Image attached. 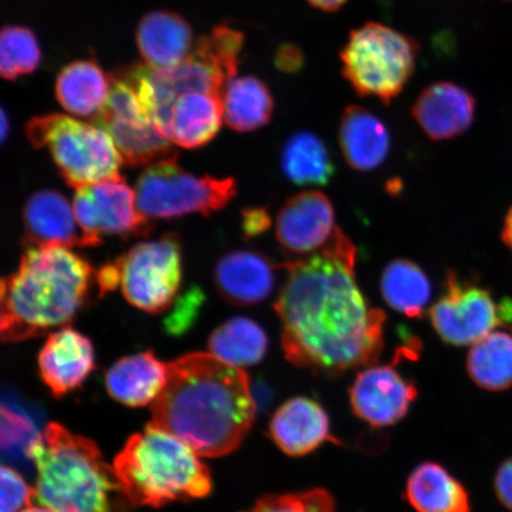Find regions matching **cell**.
Returning a JSON list of instances; mask_svg holds the SVG:
<instances>
[{
	"label": "cell",
	"instance_id": "cell-7",
	"mask_svg": "<svg viewBox=\"0 0 512 512\" xmlns=\"http://www.w3.org/2000/svg\"><path fill=\"white\" fill-rule=\"evenodd\" d=\"M36 149H48L70 187H89L119 177L124 163L111 134L62 114L31 119L25 128Z\"/></svg>",
	"mask_w": 512,
	"mask_h": 512
},
{
	"label": "cell",
	"instance_id": "cell-4",
	"mask_svg": "<svg viewBox=\"0 0 512 512\" xmlns=\"http://www.w3.org/2000/svg\"><path fill=\"white\" fill-rule=\"evenodd\" d=\"M37 469L35 501L56 512H128L117 472L93 440L50 424L29 447Z\"/></svg>",
	"mask_w": 512,
	"mask_h": 512
},
{
	"label": "cell",
	"instance_id": "cell-30",
	"mask_svg": "<svg viewBox=\"0 0 512 512\" xmlns=\"http://www.w3.org/2000/svg\"><path fill=\"white\" fill-rule=\"evenodd\" d=\"M42 61V50L35 32L22 25H5L0 36V73L16 81L34 74Z\"/></svg>",
	"mask_w": 512,
	"mask_h": 512
},
{
	"label": "cell",
	"instance_id": "cell-18",
	"mask_svg": "<svg viewBox=\"0 0 512 512\" xmlns=\"http://www.w3.org/2000/svg\"><path fill=\"white\" fill-rule=\"evenodd\" d=\"M271 437L281 451L303 457L332 440L329 416L318 402L307 398L288 400L274 413Z\"/></svg>",
	"mask_w": 512,
	"mask_h": 512
},
{
	"label": "cell",
	"instance_id": "cell-19",
	"mask_svg": "<svg viewBox=\"0 0 512 512\" xmlns=\"http://www.w3.org/2000/svg\"><path fill=\"white\" fill-rule=\"evenodd\" d=\"M137 47L146 66L169 69L187 60L195 46L194 31L175 12L152 11L139 22Z\"/></svg>",
	"mask_w": 512,
	"mask_h": 512
},
{
	"label": "cell",
	"instance_id": "cell-29",
	"mask_svg": "<svg viewBox=\"0 0 512 512\" xmlns=\"http://www.w3.org/2000/svg\"><path fill=\"white\" fill-rule=\"evenodd\" d=\"M467 371L477 386L491 392L512 387V336L491 332L472 344Z\"/></svg>",
	"mask_w": 512,
	"mask_h": 512
},
{
	"label": "cell",
	"instance_id": "cell-1",
	"mask_svg": "<svg viewBox=\"0 0 512 512\" xmlns=\"http://www.w3.org/2000/svg\"><path fill=\"white\" fill-rule=\"evenodd\" d=\"M356 247L341 229L323 251L286 262L274 310L287 361L320 375L370 367L384 347L386 315L355 279Z\"/></svg>",
	"mask_w": 512,
	"mask_h": 512
},
{
	"label": "cell",
	"instance_id": "cell-15",
	"mask_svg": "<svg viewBox=\"0 0 512 512\" xmlns=\"http://www.w3.org/2000/svg\"><path fill=\"white\" fill-rule=\"evenodd\" d=\"M416 123L435 142L465 133L476 117V99L453 82H435L418 96L412 107Z\"/></svg>",
	"mask_w": 512,
	"mask_h": 512
},
{
	"label": "cell",
	"instance_id": "cell-38",
	"mask_svg": "<svg viewBox=\"0 0 512 512\" xmlns=\"http://www.w3.org/2000/svg\"><path fill=\"white\" fill-rule=\"evenodd\" d=\"M313 8L325 12H335L342 8L348 0H307Z\"/></svg>",
	"mask_w": 512,
	"mask_h": 512
},
{
	"label": "cell",
	"instance_id": "cell-14",
	"mask_svg": "<svg viewBox=\"0 0 512 512\" xmlns=\"http://www.w3.org/2000/svg\"><path fill=\"white\" fill-rule=\"evenodd\" d=\"M41 379L60 399L79 389L95 369V351L89 338L64 326L53 331L38 354Z\"/></svg>",
	"mask_w": 512,
	"mask_h": 512
},
{
	"label": "cell",
	"instance_id": "cell-12",
	"mask_svg": "<svg viewBox=\"0 0 512 512\" xmlns=\"http://www.w3.org/2000/svg\"><path fill=\"white\" fill-rule=\"evenodd\" d=\"M335 209L320 191H303L287 200L277 217V240L294 256H311L328 246L335 235Z\"/></svg>",
	"mask_w": 512,
	"mask_h": 512
},
{
	"label": "cell",
	"instance_id": "cell-3",
	"mask_svg": "<svg viewBox=\"0 0 512 512\" xmlns=\"http://www.w3.org/2000/svg\"><path fill=\"white\" fill-rule=\"evenodd\" d=\"M96 270L59 246L29 247L0 291L4 343H19L64 328L91 298Z\"/></svg>",
	"mask_w": 512,
	"mask_h": 512
},
{
	"label": "cell",
	"instance_id": "cell-34",
	"mask_svg": "<svg viewBox=\"0 0 512 512\" xmlns=\"http://www.w3.org/2000/svg\"><path fill=\"white\" fill-rule=\"evenodd\" d=\"M0 479H2L0 512H21L30 507L32 499L35 498V490L30 488L16 470L3 465L0 470Z\"/></svg>",
	"mask_w": 512,
	"mask_h": 512
},
{
	"label": "cell",
	"instance_id": "cell-27",
	"mask_svg": "<svg viewBox=\"0 0 512 512\" xmlns=\"http://www.w3.org/2000/svg\"><path fill=\"white\" fill-rule=\"evenodd\" d=\"M281 166L285 176L300 187H324L335 175L328 147L316 134H292L281 153Z\"/></svg>",
	"mask_w": 512,
	"mask_h": 512
},
{
	"label": "cell",
	"instance_id": "cell-8",
	"mask_svg": "<svg viewBox=\"0 0 512 512\" xmlns=\"http://www.w3.org/2000/svg\"><path fill=\"white\" fill-rule=\"evenodd\" d=\"M177 155L147 166L136 185L137 204L150 220L216 213L236 196L232 178L197 177L177 163Z\"/></svg>",
	"mask_w": 512,
	"mask_h": 512
},
{
	"label": "cell",
	"instance_id": "cell-10",
	"mask_svg": "<svg viewBox=\"0 0 512 512\" xmlns=\"http://www.w3.org/2000/svg\"><path fill=\"white\" fill-rule=\"evenodd\" d=\"M74 213L88 247H98L102 236H149L153 223L137 204L136 191L121 176L75 189Z\"/></svg>",
	"mask_w": 512,
	"mask_h": 512
},
{
	"label": "cell",
	"instance_id": "cell-24",
	"mask_svg": "<svg viewBox=\"0 0 512 512\" xmlns=\"http://www.w3.org/2000/svg\"><path fill=\"white\" fill-rule=\"evenodd\" d=\"M408 502L418 512H470L469 495L450 472L437 463L416 467L408 478Z\"/></svg>",
	"mask_w": 512,
	"mask_h": 512
},
{
	"label": "cell",
	"instance_id": "cell-23",
	"mask_svg": "<svg viewBox=\"0 0 512 512\" xmlns=\"http://www.w3.org/2000/svg\"><path fill=\"white\" fill-rule=\"evenodd\" d=\"M57 101L76 117H96L105 107L110 94V75L94 60L67 64L57 75Z\"/></svg>",
	"mask_w": 512,
	"mask_h": 512
},
{
	"label": "cell",
	"instance_id": "cell-2",
	"mask_svg": "<svg viewBox=\"0 0 512 512\" xmlns=\"http://www.w3.org/2000/svg\"><path fill=\"white\" fill-rule=\"evenodd\" d=\"M151 407L152 424L209 458L236 450L256 412L246 371L209 352H194L168 364V381Z\"/></svg>",
	"mask_w": 512,
	"mask_h": 512
},
{
	"label": "cell",
	"instance_id": "cell-21",
	"mask_svg": "<svg viewBox=\"0 0 512 512\" xmlns=\"http://www.w3.org/2000/svg\"><path fill=\"white\" fill-rule=\"evenodd\" d=\"M338 142L344 159L356 171L379 168L390 152V134L374 113L361 106H348L339 125Z\"/></svg>",
	"mask_w": 512,
	"mask_h": 512
},
{
	"label": "cell",
	"instance_id": "cell-5",
	"mask_svg": "<svg viewBox=\"0 0 512 512\" xmlns=\"http://www.w3.org/2000/svg\"><path fill=\"white\" fill-rule=\"evenodd\" d=\"M175 435L155 424L132 435L114 459V470L132 507L206 497L213 489L208 467Z\"/></svg>",
	"mask_w": 512,
	"mask_h": 512
},
{
	"label": "cell",
	"instance_id": "cell-11",
	"mask_svg": "<svg viewBox=\"0 0 512 512\" xmlns=\"http://www.w3.org/2000/svg\"><path fill=\"white\" fill-rule=\"evenodd\" d=\"M435 331L452 345L475 344L501 324L499 306L486 288L448 271L444 296L430 310Z\"/></svg>",
	"mask_w": 512,
	"mask_h": 512
},
{
	"label": "cell",
	"instance_id": "cell-41",
	"mask_svg": "<svg viewBox=\"0 0 512 512\" xmlns=\"http://www.w3.org/2000/svg\"><path fill=\"white\" fill-rule=\"evenodd\" d=\"M21 512H56L54 511L53 509H50V508H47V507H44V505H30V507L28 508H25L23 511Z\"/></svg>",
	"mask_w": 512,
	"mask_h": 512
},
{
	"label": "cell",
	"instance_id": "cell-6",
	"mask_svg": "<svg viewBox=\"0 0 512 512\" xmlns=\"http://www.w3.org/2000/svg\"><path fill=\"white\" fill-rule=\"evenodd\" d=\"M419 43L381 23L369 22L350 31L341 49L342 74L362 98L388 106L415 72Z\"/></svg>",
	"mask_w": 512,
	"mask_h": 512
},
{
	"label": "cell",
	"instance_id": "cell-32",
	"mask_svg": "<svg viewBox=\"0 0 512 512\" xmlns=\"http://www.w3.org/2000/svg\"><path fill=\"white\" fill-rule=\"evenodd\" d=\"M40 437L27 415L10 406H2L0 418V445L4 452L22 448L27 454L29 447Z\"/></svg>",
	"mask_w": 512,
	"mask_h": 512
},
{
	"label": "cell",
	"instance_id": "cell-22",
	"mask_svg": "<svg viewBox=\"0 0 512 512\" xmlns=\"http://www.w3.org/2000/svg\"><path fill=\"white\" fill-rule=\"evenodd\" d=\"M223 120L220 96L201 92L183 94L171 108L166 138L183 149H198L216 137Z\"/></svg>",
	"mask_w": 512,
	"mask_h": 512
},
{
	"label": "cell",
	"instance_id": "cell-28",
	"mask_svg": "<svg viewBox=\"0 0 512 512\" xmlns=\"http://www.w3.org/2000/svg\"><path fill=\"white\" fill-rule=\"evenodd\" d=\"M381 292L386 303L409 318H420L432 297L426 273L406 259L390 261L381 277Z\"/></svg>",
	"mask_w": 512,
	"mask_h": 512
},
{
	"label": "cell",
	"instance_id": "cell-17",
	"mask_svg": "<svg viewBox=\"0 0 512 512\" xmlns=\"http://www.w3.org/2000/svg\"><path fill=\"white\" fill-rule=\"evenodd\" d=\"M214 281L228 303L252 306L270 297L275 283L274 267L258 252L234 251L217 262Z\"/></svg>",
	"mask_w": 512,
	"mask_h": 512
},
{
	"label": "cell",
	"instance_id": "cell-25",
	"mask_svg": "<svg viewBox=\"0 0 512 512\" xmlns=\"http://www.w3.org/2000/svg\"><path fill=\"white\" fill-rule=\"evenodd\" d=\"M222 101L224 123L236 132H254L272 119L273 95L256 76H235L224 89Z\"/></svg>",
	"mask_w": 512,
	"mask_h": 512
},
{
	"label": "cell",
	"instance_id": "cell-33",
	"mask_svg": "<svg viewBox=\"0 0 512 512\" xmlns=\"http://www.w3.org/2000/svg\"><path fill=\"white\" fill-rule=\"evenodd\" d=\"M206 294L201 287L192 286L171 305L169 315L164 319V330L171 336H182L197 322Z\"/></svg>",
	"mask_w": 512,
	"mask_h": 512
},
{
	"label": "cell",
	"instance_id": "cell-20",
	"mask_svg": "<svg viewBox=\"0 0 512 512\" xmlns=\"http://www.w3.org/2000/svg\"><path fill=\"white\" fill-rule=\"evenodd\" d=\"M168 381V364L152 351L121 358L108 369L106 389L111 398L127 407L152 405Z\"/></svg>",
	"mask_w": 512,
	"mask_h": 512
},
{
	"label": "cell",
	"instance_id": "cell-16",
	"mask_svg": "<svg viewBox=\"0 0 512 512\" xmlns=\"http://www.w3.org/2000/svg\"><path fill=\"white\" fill-rule=\"evenodd\" d=\"M23 224L27 248L88 247L72 204L60 192H35L25 203Z\"/></svg>",
	"mask_w": 512,
	"mask_h": 512
},
{
	"label": "cell",
	"instance_id": "cell-36",
	"mask_svg": "<svg viewBox=\"0 0 512 512\" xmlns=\"http://www.w3.org/2000/svg\"><path fill=\"white\" fill-rule=\"evenodd\" d=\"M275 67L287 74L298 73L304 67L303 51L293 44L281 46L275 53Z\"/></svg>",
	"mask_w": 512,
	"mask_h": 512
},
{
	"label": "cell",
	"instance_id": "cell-13",
	"mask_svg": "<svg viewBox=\"0 0 512 512\" xmlns=\"http://www.w3.org/2000/svg\"><path fill=\"white\" fill-rule=\"evenodd\" d=\"M418 388L392 366H370L357 374L350 388L352 411L373 427H387L405 418Z\"/></svg>",
	"mask_w": 512,
	"mask_h": 512
},
{
	"label": "cell",
	"instance_id": "cell-31",
	"mask_svg": "<svg viewBox=\"0 0 512 512\" xmlns=\"http://www.w3.org/2000/svg\"><path fill=\"white\" fill-rule=\"evenodd\" d=\"M245 512H336V503L328 491L311 489L262 497Z\"/></svg>",
	"mask_w": 512,
	"mask_h": 512
},
{
	"label": "cell",
	"instance_id": "cell-37",
	"mask_svg": "<svg viewBox=\"0 0 512 512\" xmlns=\"http://www.w3.org/2000/svg\"><path fill=\"white\" fill-rule=\"evenodd\" d=\"M495 491L504 507L512 511V458L499 466L495 477Z\"/></svg>",
	"mask_w": 512,
	"mask_h": 512
},
{
	"label": "cell",
	"instance_id": "cell-39",
	"mask_svg": "<svg viewBox=\"0 0 512 512\" xmlns=\"http://www.w3.org/2000/svg\"><path fill=\"white\" fill-rule=\"evenodd\" d=\"M502 240L512 252V208L509 210L508 215L505 216Z\"/></svg>",
	"mask_w": 512,
	"mask_h": 512
},
{
	"label": "cell",
	"instance_id": "cell-40",
	"mask_svg": "<svg viewBox=\"0 0 512 512\" xmlns=\"http://www.w3.org/2000/svg\"><path fill=\"white\" fill-rule=\"evenodd\" d=\"M2 130H0V134H2V142H5L6 137H8V133L10 130L9 119L6 117V112L2 110Z\"/></svg>",
	"mask_w": 512,
	"mask_h": 512
},
{
	"label": "cell",
	"instance_id": "cell-9",
	"mask_svg": "<svg viewBox=\"0 0 512 512\" xmlns=\"http://www.w3.org/2000/svg\"><path fill=\"white\" fill-rule=\"evenodd\" d=\"M127 302L152 315L169 310L182 284L181 239L168 233L140 242L115 259Z\"/></svg>",
	"mask_w": 512,
	"mask_h": 512
},
{
	"label": "cell",
	"instance_id": "cell-35",
	"mask_svg": "<svg viewBox=\"0 0 512 512\" xmlns=\"http://www.w3.org/2000/svg\"><path fill=\"white\" fill-rule=\"evenodd\" d=\"M242 232L253 239L264 234L272 226V217L265 208H248L242 211Z\"/></svg>",
	"mask_w": 512,
	"mask_h": 512
},
{
	"label": "cell",
	"instance_id": "cell-26",
	"mask_svg": "<svg viewBox=\"0 0 512 512\" xmlns=\"http://www.w3.org/2000/svg\"><path fill=\"white\" fill-rule=\"evenodd\" d=\"M267 334L254 320L246 317L229 319L209 337V354L235 368L255 366L266 355Z\"/></svg>",
	"mask_w": 512,
	"mask_h": 512
}]
</instances>
